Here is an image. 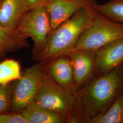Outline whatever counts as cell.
Wrapping results in <instances>:
<instances>
[{"label": "cell", "mask_w": 123, "mask_h": 123, "mask_svg": "<svg viewBox=\"0 0 123 123\" xmlns=\"http://www.w3.org/2000/svg\"><path fill=\"white\" fill-rule=\"evenodd\" d=\"M35 102L49 110L69 115L74 110L77 100L74 94L56 83L49 76L45 75Z\"/></svg>", "instance_id": "obj_6"}, {"label": "cell", "mask_w": 123, "mask_h": 123, "mask_svg": "<svg viewBox=\"0 0 123 123\" xmlns=\"http://www.w3.org/2000/svg\"><path fill=\"white\" fill-rule=\"evenodd\" d=\"M96 9L106 18L123 24V0H111L103 4L96 3Z\"/></svg>", "instance_id": "obj_16"}, {"label": "cell", "mask_w": 123, "mask_h": 123, "mask_svg": "<svg viewBox=\"0 0 123 123\" xmlns=\"http://www.w3.org/2000/svg\"><path fill=\"white\" fill-rule=\"evenodd\" d=\"M88 123H123V89L105 112Z\"/></svg>", "instance_id": "obj_14"}, {"label": "cell", "mask_w": 123, "mask_h": 123, "mask_svg": "<svg viewBox=\"0 0 123 123\" xmlns=\"http://www.w3.org/2000/svg\"><path fill=\"white\" fill-rule=\"evenodd\" d=\"M123 63V37L106 44L96 51L95 73H107Z\"/></svg>", "instance_id": "obj_8"}, {"label": "cell", "mask_w": 123, "mask_h": 123, "mask_svg": "<svg viewBox=\"0 0 123 123\" xmlns=\"http://www.w3.org/2000/svg\"><path fill=\"white\" fill-rule=\"evenodd\" d=\"M49 63L48 71L50 77L56 83L76 96L73 68L69 57L67 55H63Z\"/></svg>", "instance_id": "obj_10"}, {"label": "cell", "mask_w": 123, "mask_h": 123, "mask_svg": "<svg viewBox=\"0 0 123 123\" xmlns=\"http://www.w3.org/2000/svg\"><path fill=\"white\" fill-rule=\"evenodd\" d=\"M46 74L41 63H36L22 73L12 87V112H21L35 101Z\"/></svg>", "instance_id": "obj_5"}, {"label": "cell", "mask_w": 123, "mask_h": 123, "mask_svg": "<svg viewBox=\"0 0 123 123\" xmlns=\"http://www.w3.org/2000/svg\"><path fill=\"white\" fill-rule=\"evenodd\" d=\"M122 37L123 24L106 18L96 10L89 25L65 55L77 51H96L111 42Z\"/></svg>", "instance_id": "obj_3"}, {"label": "cell", "mask_w": 123, "mask_h": 123, "mask_svg": "<svg viewBox=\"0 0 123 123\" xmlns=\"http://www.w3.org/2000/svg\"><path fill=\"white\" fill-rule=\"evenodd\" d=\"M15 31L20 35L31 38L35 59L45 48L53 31L47 7L40 6L30 9Z\"/></svg>", "instance_id": "obj_4"}, {"label": "cell", "mask_w": 123, "mask_h": 123, "mask_svg": "<svg viewBox=\"0 0 123 123\" xmlns=\"http://www.w3.org/2000/svg\"><path fill=\"white\" fill-rule=\"evenodd\" d=\"M12 87L11 83L0 84V114L11 112Z\"/></svg>", "instance_id": "obj_17"}, {"label": "cell", "mask_w": 123, "mask_h": 123, "mask_svg": "<svg viewBox=\"0 0 123 123\" xmlns=\"http://www.w3.org/2000/svg\"><path fill=\"white\" fill-rule=\"evenodd\" d=\"M95 1L75 13L53 31L49 42L35 60L47 63L64 55L72 49L96 12Z\"/></svg>", "instance_id": "obj_2"}, {"label": "cell", "mask_w": 123, "mask_h": 123, "mask_svg": "<svg viewBox=\"0 0 123 123\" xmlns=\"http://www.w3.org/2000/svg\"><path fill=\"white\" fill-rule=\"evenodd\" d=\"M22 73L18 62L11 59L0 62V84L7 85L21 78Z\"/></svg>", "instance_id": "obj_15"}, {"label": "cell", "mask_w": 123, "mask_h": 123, "mask_svg": "<svg viewBox=\"0 0 123 123\" xmlns=\"http://www.w3.org/2000/svg\"><path fill=\"white\" fill-rule=\"evenodd\" d=\"M50 0H27L30 9L40 6H47Z\"/></svg>", "instance_id": "obj_19"}, {"label": "cell", "mask_w": 123, "mask_h": 123, "mask_svg": "<svg viewBox=\"0 0 123 123\" xmlns=\"http://www.w3.org/2000/svg\"><path fill=\"white\" fill-rule=\"evenodd\" d=\"M123 88V63L105 74L92 77L76 95L75 110L83 123L105 112Z\"/></svg>", "instance_id": "obj_1"}, {"label": "cell", "mask_w": 123, "mask_h": 123, "mask_svg": "<svg viewBox=\"0 0 123 123\" xmlns=\"http://www.w3.org/2000/svg\"><path fill=\"white\" fill-rule=\"evenodd\" d=\"M20 113L27 123H68L69 116L49 110L35 101Z\"/></svg>", "instance_id": "obj_12"}, {"label": "cell", "mask_w": 123, "mask_h": 123, "mask_svg": "<svg viewBox=\"0 0 123 123\" xmlns=\"http://www.w3.org/2000/svg\"><path fill=\"white\" fill-rule=\"evenodd\" d=\"M96 51H77L67 54L73 68L76 97L95 73Z\"/></svg>", "instance_id": "obj_7"}, {"label": "cell", "mask_w": 123, "mask_h": 123, "mask_svg": "<svg viewBox=\"0 0 123 123\" xmlns=\"http://www.w3.org/2000/svg\"><path fill=\"white\" fill-rule=\"evenodd\" d=\"M0 123H27L20 112H10L0 114Z\"/></svg>", "instance_id": "obj_18"}, {"label": "cell", "mask_w": 123, "mask_h": 123, "mask_svg": "<svg viewBox=\"0 0 123 123\" xmlns=\"http://www.w3.org/2000/svg\"><path fill=\"white\" fill-rule=\"evenodd\" d=\"M30 10L27 0H5L0 7V25L15 31Z\"/></svg>", "instance_id": "obj_11"}, {"label": "cell", "mask_w": 123, "mask_h": 123, "mask_svg": "<svg viewBox=\"0 0 123 123\" xmlns=\"http://www.w3.org/2000/svg\"><path fill=\"white\" fill-rule=\"evenodd\" d=\"M27 38L0 25V61L8 53L29 47Z\"/></svg>", "instance_id": "obj_13"}, {"label": "cell", "mask_w": 123, "mask_h": 123, "mask_svg": "<svg viewBox=\"0 0 123 123\" xmlns=\"http://www.w3.org/2000/svg\"><path fill=\"white\" fill-rule=\"evenodd\" d=\"M4 1L5 0H0V7L1 6V5H2Z\"/></svg>", "instance_id": "obj_20"}, {"label": "cell", "mask_w": 123, "mask_h": 123, "mask_svg": "<svg viewBox=\"0 0 123 123\" xmlns=\"http://www.w3.org/2000/svg\"><path fill=\"white\" fill-rule=\"evenodd\" d=\"M94 1L95 0H50L46 7L50 15L53 31L75 13Z\"/></svg>", "instance_id": "obj_9"}]
</instances>
